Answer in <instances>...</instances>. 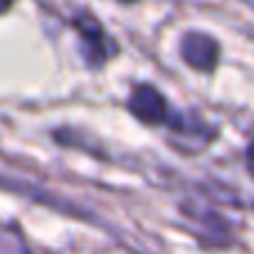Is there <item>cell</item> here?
<instances>
[{
  "instance_id": "obj_1",
  "label": "cell",
  "mask_w": 254,
  "mask_h": 254,
  "mask_svg": "<svg viewBox=\"0 0 254 254\" xmlns=\"http://www.w3.org/2000/svg\"><path fill=\"white\" fill-rule=\"evenodd\" d=\"M180 50H183V60L195 69H212L217 62V45L207 35H200V32L185 35Z\"/></svg>"
},
{
  "instance_id": "obj_2",
  "label": "cell",
  "mask_w": 254,
  "mask_h": 254,
  "mask_svg": "<svg viewBox=\"0 0 254 254\" xmlns=\"http://www.w3.org/2000/svg\"><path fill=\"white\" fill-rule=\"evenodd\" d=\"M131 111L146 124H161L166 119V99L153 86H136L131 96Z\"/></svg>"
},
{
  "instance_id": "obj_3",
  "label": "cell",
  "mask_w": 254,
  "mask_h": 254,
  "mask_svg": "<svg viewBox=\"0 0 254 254\" xmlns=\"http://www.w3.org/2000/svg\"><path fill=\"white\" fill-rule=\"evenodd\" d=\"M77 27L82 32V40H86V55L91 57V62H99L104 57V35H101V27L89 17V15H82L77 17Z\"/></svg>"
},
{
  "instance_id": "obj_4",
  "label": "cell",
  "mask_w": 254,
  "mask_h": 254,
  "mask_svg": "<svg viewBox=\"0 0 254 254\" xmlns=\"http://www.w3.org/2000/svg\"><path fill=\"white\" fill-rule=\"evenodd\" d=\"M0 254H32L30 247L22 242L20 235L15 232H7L0 227Z\"/></svg>"
},
{
  "instance_id": "obj_5",
  "label": "cell",
  "mask_w": 254,
  "mask_h": 254,
  "mask_svg": "<svg viewBox=\"0 0 254 254\" xmlns=\"http://www.w3.org/2000/svg\"><path fill=\"white\" fill-rule=\"evenodd\" d=\"M247 153H250V163H252V166H254V143H252V146H250V151H247Z\"/></svg>"
},
{
  "instance_id": "obj_6",
  "label": "cell",
  "mask_w": 254,
  "mask_h": 254,
  "mask_svg": "<svg viewBox=\"0 0 254 254\" xmlns=\"http://www.w3.org/2000/svg\"><path fill=\"white\" fill-rule=\"evenodd\" d=\"M7 5H10V0H0V12H2V10H7Z\"/></svg>"
},
{
  "instance_id": "obj_7",
  "label": "cell",
  "mask_w": 254,
  "mask_h": 254,
  "mask_svg": "<svg viewBox=\"0 0 254 254\" xmlns=\"http://www.w3.org/2000/svg\"><path fill=\"white\" fill-rule=\"evenodd\" d=\"M250 2H252V5H254V0H250Z\"/></svg>"
},
{
  "instance_id": "obj_8",
  "label": "cell",
  "mask_w": 254,
  "mask_h": 254,
  "mask_svg": "<svg viewBox=\"0 0 254 254\" xmlns=\"http://www.w3.org/2000/svg\"><path fill=\"white\" fill-rule=\"evenodd\" d=\"M126 2H131V0H126Z\"/></svg>"
}]
</instances>
